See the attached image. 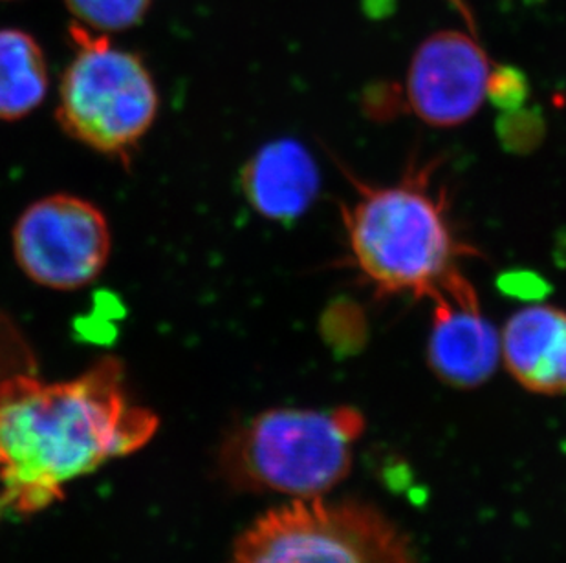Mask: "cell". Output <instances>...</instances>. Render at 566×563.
<instances>
[{"mask_svg": "<svg viewBox=\"0 0 566 563\" xmlns=\"http://www.w3.org/2000/svg\"><path fill=\"white\" fill-rule=\"evenodd\" d=\"M492 64L475 39L443 30L418 46L407 72V107L431 127H459L486 102Z\"/></svg>", "mask_w": 566, "mask_h": 563, "instance_id": "52a82bcc", "label": "cell"}, {"mask_svg": "<svg viewBox=\"0 0 566 563\" xmlns=\"http://www.w3.org/2000/svg\"><path fill=\"white\" fill-rule=\"evenodd\" d=\"M365 426L354 406L266 410L226 443L222 470L233 487L250 492L325 498L353 472Z\"/></svg>", "mask_w": 566, "mask_h": 563, "instance_id": "3957f363", "label": "cell"}, {"mask_svg": "<svg viewBox=\"0 0 566 563\" xmlns=\"http://www.w3.org/2000/svg\"><path fill=\"white\" fill-rule=\"evenodd\" d=\"M228 563H418L384 510L359 500H289L242 531Z\"/></svg>", "mask_w": 566, "mask_h": 563, "instance_id": "277c9868", "label": "cell"}, {"mask_svg": "<svg viewBox=\"0 0 566 563\" xmlns=\"http://www.w3.org/2000/svg\"><path fill=\"white\" fill-rule=\"evenodd\" d=\"M241 187L256 214L289 225L303 219L314 205L321 174L305 145L290 138L275 139L242 167Z\"/></svg>", "mask_w": 566, "mask_h": 563, "instance_id": "9c48e42d", "label": "cell"}, {"mask_svg": "<svg viewBox=\"0 0 566 563\" xmlns=\"http://www.w3.org/2000/svg\"><path fill=\"white\" fill-rule=\"evenodd\" d=\"M530 85L526 75L513 66H497L490 74L486 99L503 113H513L528 102Z\"/></svg>", "mask_w": 566, "mask_h": 563, "instance_id": "9a60e30c", "label": "cell"}, {"mask_svg": "<svg viewBox=\"0 0 566 563\" xmlns=\"http://www.w3.org/2000/svg\"><path fill=\"white\" fill-rule=\"evenodd\" d=\"M497 132L507 150L524 155L537 149L541 139L545 138V119L541 117L539 110L518 108L499 117Z\"/></svg>", "mask_w": 566, "mask_h": 563, "instance_id": "5bb4252c", "label": "cell"}, {"mask_svg": "<svg viewBox=\"0 0 566 563\" xmlns=\"http://www.w3.org/2000/svg\"><path fill=\"white\" fill-rule=\"evenodd\" d=\"M499 291L506 297L523 300V302L537 304L552 291V286L539 273L530 269H513L497 278Z\"/></svg>", "mask_w": 566, "mask_h": 563, "instance_id": "2e32d148", "label": "cell"}, {"mask_svg": "<svg viewBox=\"0 0 566 563\" xmlns=\"http://www.w3.org/2000/svg\"><path fill=\"white\" fill-rule=\"evenodd\" d=\"M74 59L60 86L57 121L70 138L111 158H127L155 125L160 97L144 61L114 49L108 35L72 28Z\"/></svg>", "mask_w": 566, "mask_h": 563, "instance_id": "5b68a950", "label": "cell"}, {"mask_svg": "<svg viewBox=\"0 0 566 563\" xmlns=\"http://www.w3.org/2000/svg\"><path fill=\"white\" fill-rule=\"evenodd\" d=\"M501 362L530 394L565 395V309L537 302L513 314L501 331Z\"/></svg>", "mask_w": 566, "mask_h": 563, "instance_id": "30bf717a", "label": "cell"}, {"mask_svg": "<svg viewBox=\"0 0 566 563\" xmlns=\"http://www.w3.org/2000/svg\"><path fill=\"white\" fill-rule=\"evenodd\" d=\"M11 247L17 266L33 284L75 291L105 272L113 234L94 203L74 194H50L22 211Z\"/></svg>", "mask_w": 566, "mask_h": 563, "instance_id": "8992f818", "label": "cell"}, {"mask_svg": "<svg viewBox=\"0 0 566 563\" xmlns=\"http://www.w3.org/2000/svg\"><path fill=\"white\" fill-rule=\"evenodd\" d=\"M64 4L77 26L111 35L138 26L153 0H64Z\"/></svg>", "mask_w": 566, "mask_h": 563, "instance_id": "4fadbf2b", "label": "cell"}, {"mask_svg": "<svg viewBox=\"0 0 566 563\" xmlns=\"http://www.w3.org/2000/svg\"><path fill=\"white\" fill-rule=\"evenodd\" d=\"M401 105H407V102L401 99V94L396 86L379 85L373 86L365 91L364 108L365 113L376 119H389L400 113Z\"/></svg>", "mask_w": 566, "mask_h": 563, "instance_id": "e0dca14e", "label": "cell"}, {"mask_svg": "<svg viewBox=\"0 0 566 563\" xmlns=\"http://www.w3.org/2000/svg\"><path fill=\"white\" fill-rule=\"evenodd\" d=\"M156 428L158 417L128 397L113 357L61 383L30 373L0 379V514L63 500L64 485L139 450Z\"/></svg>", "mask_w": 566, "mask_h": 563, "instance_id": "6da1fadb", "label": "cell"}, {"mask_svg": "<svg viewBox=\"0 0 566 563\" xmlns=\"http://www.w3.org/2000/svg\"><path fill=\"white\" fill-rule=\"evenodd\" d=\"M428 339L429 368L451 389L486 384L501 364V333L484 317L471 282L457 273L437 295Z\"/></svg>", "mask_w": 566, "mask_h": 563, "instance_id": "ba28073f", "label": "cell"}, {"mask_svg": "<svg viewBox=\"0 0 566 563\" xmlns=\"http://www.w3.org/2000/svg\"><path fill=\"white\" fill-rule=\"evenodd\" d=\"M409 170L395 185L354 181L358 196L343 211L353 266L376 297L431 298L475 251L462 244L442 196L429 189V170Z\"/></svg>", "mask_w": 566, "mask_h": 563, "instance_id": "7a4b0ae2", "label": "cell"}, {"mask_svg": "<svg viewBox=\"0 0 566 563\" xmlns=\"http://www.w3.org/2000/svg\"><path fill=\"white\" fill-rule=\"evenodd\" d=\"M319 333L337 357L358 355L369 340L364 306L350 297L334 298L321 314Z\"/></svg>", "mask_w": 566, "mask_h": 563, "instance_id": "7c38bea8", "label": "cell"}, {"mask_svg": "<svg viewBox=\"0 0 566 563\" xmlns=\"http://www.w3.org/2000/svg\"><path fill=\"white\" fill-rule=\"evenodd\" d=\"M49 63L30 33L0 30V121H19L49 96Z\"/></svg>", "mask_w": 566, "mask_h": 563, "instance_id": "8fae6325", "label": "cell"}]
</instances>
